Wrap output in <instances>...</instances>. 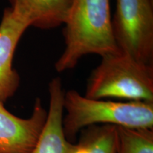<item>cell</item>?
<instances>
[{"label": "cell", "instance_id": "7a4b0ae2", "mask_svg": "<svg viewBox=\"0 0 153 153\" xmlns=\"http://www.w3.org/2000/svg\"><path fill=\"white\" fill-rule=\"evenodd\" d=\"M62 128L69 142L74 143L82 129L93 125H113L131 128L153 129V102H126L93 99L74 89L64 92Z\"/></svg>", "mask_w": 153, "mask_h": 153}, {"label": "cell", "instance_id": "ba28073f", "mask_svg": "<svg viewBox=\"0 0 153 153\" xmlns=\"http://www.w3.org/2000/svg\"><path fill=\"white\" fill-rule=\"evenodd\" d=\"M10 8L30 26L51 29L64 25L73 0H8Z\"/></svg>", "mask_w": 153, "mask_h": 153}, {"label": "cell", "instance_id": "52a82bcc", "mask_svg": "<svg viewBox=\"0 0 153 153\" xmlns=\"http://www.w3.org/2000/svg\"><path fill=\"white\" fill-rule=\"evenodd\" d=\"M48 93L49 109L46 121L30 153H74L76 143L69 142L63 132L64 91L60 77L53 78L49 82Z\"/></svg>", "mask_w": 153, "mask_h": 153}, {"label": "cell", "instance_id": "9c48e42d", "mask_svg": "<svg viewBox=\"0 0 153 153\" xmlns=\"http://www.w3.org/2000/svg\"><path fill=\"white\" fill-rule=\"evenodd\" d=\"M116 128L93 125L82 129L74 153H116Z\"/></svg>", "mask_w": 153, "mask_h": 153}, {"label": "cell", "instance_id": "5b68a950", "mask_svg": "<svg viewBox=\"0 0 153 153\" xmlns=\"http://www.w3.org/2000/svg\"><path fill=\"white\" fill-rule=\"evenodd\" d=\"M48 111L37 98L32 115L19 118L0 101V153H30L46 121Z\"/></svg>", "mask_w": 153, "mask_h": 153}, {"label": "cell", "instance_id": "277c9868", "mask_svg": "<svg viewBox=\"0 0 153 153\" xmlns=\"http://www.w3.org/2000/svg\"><path fill=\"white\" fill-rule=\"evenodd\" d=\"M112 33L120 52L152 65V0H116Z\"/></svg>", "mask_w": 153, "mask_h": 153}, {"label": "cell", "instance_id": "8992f818", "mask_svg": "<svg viewBox=\"0 0 153 153\" xmlns=\"http://www.w3.org/2000/svg\"><path fill=\"white\" fill-rule=\"evenodd\" d=\"M30 24L10 7L4 11L0 22V101L4 103L15 94L20 76L13 68V59L21 38Z\"/></svg>", "mask_w": 153, "mask_h": 153}, {"label": "cell", "instance_id": "3957f363", "mask_svg": "<svg viewBox=\"0 0 153 153\" xmlns=\"http://www.w3.org/2000/svg\"><path fill=\"white\" fill-rule=\"evenodd\" d=\"M85 96L153 102V65L121 52L105 55L89 76Z\"/></svg>", "mask_w": 153, "mask_h": 153}, {"label": "cell", "instance_id": "6da1fadb", "mask_svg": "<svg viewBox=\"0 0 153 153\" xmlns=\"http://www.w3.org/2000/svg\"><path fill=\"white\" fill-rule=\"evenodd\" d=\"M64 26L65 48L55 64L58 72L74 68L87 55L120 53L113 36L109 0H73Z\"/></svg>", "mask_w": 153, "mask_h": 153}, {"label": "cell", "instance_id": "30bf717a", "mask_svg": "<svg viewBox=\"0 0 153 153\" xmlns=\"http://www.w3.org/2000/svg\"><path fill=\"white\" fill-rule=\"evenodd\" d=\"M116 127V153H153V129Z\"/></svg>", "mask_w": 153, "mask_h": 153}]
</instances>
